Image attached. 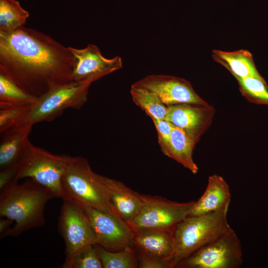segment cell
I'll list each match as a JSON object with an SVG mask.
<instances>
[{
  "instance_id": "14",
  "label": "cell",
  "mask_w": 268,
  "mask_h": 268,
  "mask_svg": "<svg viewBox=\"0 0 268 268\" xmlns=\"http://www.w3.org/2000/svg\"><path fill=\"white\" fill-rule=\"evenodd\" d=\"M133 245L146 257L171 262L174 253L173 230L143 229L134 231Z\"/></svg>"
},
{
  "instance_id": "30",
  "label": "cell",
  "mask_w": 268,
  "mask_h": 268,
  "mask_svg": "<svg viewBox=\"0 0 268 268\" xmlns=\"http://www.w3.org/2000/svg\"><path fill=\"white\" fill-rule=\"evenodd\" d=\"M13 221L6 217H1L0 220V238L4 237L5 233L11 227Z\"/></svg>"
},
{
  "instance_id": "1",
  "label": "cell",
  "mask_w": 268,
  "mask_h": 268,
  "mask_svg": "<svg viewBox=\"0 0 268 268\" xmlns=\"http://www.w3.org/2000/svg\"><path fill=\"white\" fill-rule=\"evenodd\" d=\"M74 62L69 47L42 32L22 26L0 32V71L36 98L72 81Z\"/></svg>"
},
{
  "instance_id": "24",
  "label": "cell",
  "mask_w": 268,
  "mask_h": 268,
  "mask_svg": "<svg viewBox=\"0 0 268 268\" xmlns=\"http://www.w3.org/2000/svg\"><path fill=\"white\" fill-rule=\"evenodd\" d=\"M240 91L249 102L268 105V85L264 78L235 76Z\"/></svg>"
},
{
  "instance_id": "26",
  "label": "cell",
  "mask_w": 268,
  "mask_h": 268,
  "mask_svg": "<svg viewBox=\"0 0 268 268\" xmlns=\"http://www.w3.org/2000/svg\"><path fill=\"white\" fill-rule=\"evenodd\" d=\"M30 106L0 108V134L23 124Z\"/></svg>"
},
{
  "instance_id": "19",
  "label": "cell",
  "mask_w": 268,
  "mask_h": 268,
  "mask_svg": "<svg viewBox=\"0 0 268 268\" xmlns=\"http://www.w3.org/2000/svg\"><path fill=\"white\" fill-rule=\"evenodd\" d=\"M195 145L196 143L185 132L174 126L170 136V147L168 157L195 174L199 170L193 158Z\"/></svg>"
},
{
  "instance_id": "2",
  "label": "cell",
  "mask_w": 268,
  "mask_h": 268,
  "mask_svg": "<svg viewBox=\"0 0 268 268\" xmlns=\"http://www.w3.org/2000/svg\"><path fill=\"white\" fill-rule=\"evenodd\" d=\"M0 192V216L14 223L4 237L16 236L42 226L46 205L56 198L48 189L30 179L22 184L13 182Z\"/></svg>"
},
{
  "instance_id": "16",
  "label": "cell",
  "mask_w": 268,
  "mask_h": 268,
  "mask_svg": "<svg viewBox=\"0 0 268 268\" xmlns=\"http://www.w3.org/2000/svg\"><path fill=\"white\" fill-rule=\"evenodd\" d=\"M230 200V190L226 181L221 176L211 175L204 193L195 201L188 216L207 214L228 207Z\"/></svg>"
},
{
  "instance_id": "8",
  "label": "cell",
  "mask_w": 268,
  "mask_h": 268,
  "mask_svg": "<svg viewBox=\"0 0 268 268\" xmlns=\"http://www.w3.org/2000/svg\"><path fill=\"white\" fill-rule=\"evenodd\" d=\"M143 198L142 207L130 224L134 231L143 229L174 230L188 216L195 202H179L144 195Z\"/></svg>"
},
{
  "instance_id": "23",
  "label": "cell",
  "mask_w": 268,
  "mask_h": 268,
  "mask_svg": "<svg viewBox=\"0 0 268 268\" xmlns=\"http://www.w3.org/2000/svg\"><path fill=\"white\" fill-rule=\"evenodd\" d=\"M130 92L134 102L151 119H165L167 107L155 93L133 85Z\"/></svg>"
},
{
  "instance_id": "13",
  "label": "cell",
  "mask_w": 268,
  "mask_h": 268,
  "mask_svg": "<svg viewBox=\"0 0 268 268\" xmlns=\"http://www.w3.org/2000/svg\"><path fill=\"white\" fill-rule=\"evenodd\" d=\"M214 113L209 105L180 104L167 107L165 119L185 132L196 144L210 126Z\"/></svg>"
},
{
  "instance_id": "9",
  "label": "cell",
  "mask_w": 268,
  "mask_h": 268,
  "mask_svg": "<svg viewBox=\"0 0 268 268\" xmlns=\"http://www.w3.org/2000/svg\"><path fill=\"white\" fill-rule=\"evenodd\" d=\"M81 207L89 220L98 244L110 251L133 245L134 231L121 218L92 207Z\"/></svg>"
},
{
  "instance_id": "17",
  "label": "cell",
  "mask_w": 268,
  "mask_h": 268,
  "mask_svg": "<svg viewBox=\"0 0 268 268\" xmlns=\"http://www.w3.org/2000/svg\"><path fill=\"white\" fill-rule=\"evenodd\" d=\"M33 126L22 124L0 133V169L17 164L29 140Z\"/></svg>"
},
{
  "instance_id": "6",
  "label": "cell",
  "mask_w": 268,
  "mask_h": 268,
  "mask_svg": "<svg viewBox=\"0 0 268 268\" xmlns=\"http://www.w3.org/2000/svg\"><path fill=\"white\" fill-rule=\"evenodd\" d=\"M90 84L72 81L52 89L30 106L23 124L51 122L67 109H80L87 100Z\"/></svg>"
},
{
  "instance_id": "27",
  "label": "cell",
  "mask_w": 268,
  "mask_h": 268,
  "mask_svg": "<svg viewBox=\"0 0 268 268\" xmlns=\"http://www.w3.org/2000/svg\"><path fill=\"white\" fill-rule=\"evenodd\" d=\"M156 129L158 143L163 153L168 156L170 136L174 126L165 119H152Z\"/></svg>"
},
{
  "instance_id": "21",
  "label": "cell",
  "mask_w": 268,
  "mask_h": 268,
  "mask_svg": "<svg viewBox=\"0 0 268 268\" xmlns=\"http://www.w3.org/2000/svg\"><path fill=\"white\" fill-rule=\"evenodd\" d=\"M16 0H0V32L10 33L22 26L29 17Z\"/></svg>"
},
{
  "instance_id": "28",
  "label": "cell",
  "mask_w": 268,
  "mask_h": 268,
  "mask_svg": "<svg viewBox=\"0 0 268 268\" xmlns=\"http://www.w3.org/2000/svg\"><path fill=\"white\" fill-rule=\"evenodd\" d=\"M137 253L138 268H171V262L157 260L146 257Z\"/></svg>"
},
{
  "instance_id": "12",
  "label": "cell",
  "mask_w": 268,
  "mask_h": 268,
  "mask_svg": "<svg viewBox=\"0 0 268 268\" xmlns=\"http://www.w3.org/2000/svg\"><path fill=\"white\" fill-rule=\"evenodd\" d=\"M69 48L74 58L72 81L91 84L122 67L123 62L120 57L106 58L94 44H89L80 49L71 47Z\"/></svg>"
},
{
  "instance_id": "20",
  "label": "cell",
  "mask_w": 268,
  "mask_h": 268,
  "mask_svg": "<svg viewBox=\"0 0 268 268\" xmlns=\"http://www.w3.org/2000/svg\"><path fill=\"white\" fill-rule=\"evenodd\" d=\"M104 268H138L137 253L131 246L117 251H110L100 245H95Z\"/></svg>"
},
{
  "instance_id": "11",
  "label": "cell",
  "mask_w": 268,
  "mask_h": 268,
  "mask_svg": "<svg viewBox=\"0 0 268 268\" xmlns=\"http://www.w3.org/2000/svg\"><path fill=\"white\" fill-rule=\"evenodd\" d=\"M133 85L153 92L167 107L185 103L209 105L196 92L191 83L184 78L164 74H152Z\"/></svg>"
},
{
  "instance_id": "7",
  "label": "cell",
  "mask_w": 268,
  "mask_h": 268,
  "mask_svg": "<svg viewBox=\"0 0 268 268\" xmlns=\"http://www.w3.org/2000/svg\"><path fill=\"white\" fill-rule=\"evenodd\" d=\"M241 244L231 228L177 266L179 268H238L243 263Z\"/></svg>"
},
{
  "instance_id": "15",
  "label": "cell",
  "mask_w": 268,
  "mask_h": 268,
  "mask_svg": "<svg viewBox=\"0 0 268 268\" xmlns=\"http://www.w3.org/2000/svg\"><path fill=\"white\" fill-rule=\"evenodd\" d=\"M103 179L114 209L119 217L130 225L142 207L143 195L116 180L105 176Z\"/></svg>"
},
{
  "instance_id": "5",
  "label": "cell",
  "mask_w": 268,
  "mask_h": 268,
  "mask_svg": "<svg viewBox=\"0 0 268 268\" xmlns=\"http://www.w3.org/2000/svg\"><path fill=\"white\" fill-rule=\"evenodd\" d=\"M71 157L51 153L29 140L18 163L15 181L32 179L52 192L56 198L65 200L62 178Z\"/></svg>"
},
{
  "instance_id": "3",
  "label": "cell",
  "mask_w": 268,
  "mask_h": 268,
  "mask_svg": "<svg viewBox=\"0 0 268 268\" xmlns=\"http://www.w3.org/2000/svg\"><path fill=\"white\" fill-rule=\"evenodd\" d=\"M62 186L66 200L119 217L110 201L103 176L93 172L85 158L71 157L62 178Z\"/></svg>"
},
{
  "instance_id": "4",
  "label": "cell",
  "mask_w": 268,
  "mask_h": 268,
  "mask_svg": "<svg viewBox=\"0 0 268 268\" xmlns=\"http://www.w3.org/2000/svg\"><path fill=\"white\" fill-rule=\"evenodd\" d=\"M228 207L197 216H187L173 230L174 253L171 268L231 228L227 220Z\"/></svg>"
},
{
  "instance_id": "18",
  "label": "cell",
  "mask_w": 268,
  "mask_h": 268,
  "mask_svg": "<svg viewBox=\"0 0 268 268\" xmlns=\"http://www.w3.org/2000/svg\"><path fill=\"white\" fill-rule=\"evenodd\" d=\"M212 56L234 76L263 78L258 72L251 53L241 49L233 52L213 50Z\"/></svg>"
},
{
  "instance_id": "22",
  "label": "cell",
  "mask_w": 268,
  "mask_h": 268,
  "mask_svg": "<svg viewBox=\"0 0 268 268\" xmlns=\"http://www.w3.org/2000/svg\"><path fill=\"white\" fill-rule=\"evenodd\" d=\"M36 99L24 91L0 71V108L31 105Z\"/></svg>"
},
{
  "instance_id": "29",
  "label": "cell",
  "mask_w": 268,
  "mask_h": 268,
  "mask_svg": "<svg viewBox=\"0 0 268 268\" xmlns=\"http://www.w3.org/2000/svg\"><path fill=\"white\" fill-rule=\"evenodd\" d=\"M18 164L0 169V191L15 181Z\"/></svg>"
},
{
  "instance_id": "10",
  "label": "cell",
  "mask_w": 268,
  "mask_h": 268,
  "mask_svg": "<svg viewBox=\"0 0 268 268\" xmlns=\"http://www.w3.org/2000/svg\"><path fill=\"white\" fill-rule=\"evenodd\" d=\"M63 201L59 228L65 241L66 255H71L84 246L97 244L83 209L74 201Z\"/></svg>"
},
{
  "instance_id": "25",
  "label": "cell",
  "mask_w": 268,
  "mask_h": 268,
  "mask_svg": "<svg viewBox=\"0 0 268 268\" xmlns=\"http://www.w3.org/2000/svg\"><path fill=\"white\" fill-rule=\"evenodd\" d=\"M95 245L84 246L71 255H66L65 260L61 267L63 268H102Z\"/></svg>"
}]
</instances>
